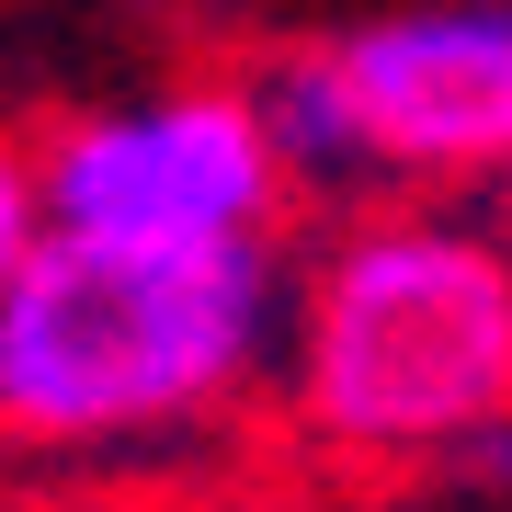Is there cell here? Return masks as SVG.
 Wrapping results in <instances>:
<instances>
[{"label":"cell","mask_w":512,"mask_h":512,"mask_svg":"<svg viewBox=\"0 0 512 512\" xmlns=\"http://www.w3.org/2000/svg\"><path fill=\"white\" fill-rule=\"evenodd\" d=\"M274 387L353 467H456L512 421V239L456 194L319 217Z\"/></svg>","instance_id":"cell-2"},{"label":"cell","mask_w":512,"mask_h":512,"mask_svg":"<svg viewBox=\"0 0 512 512\" xmlns=\"http://www.w3.org/2000/svg\"><path fill=\"white\" fill-rule=\"evenodd\" d=\"M46 228L137 239V251H262L296 217L285 148L262 126L251 69H194L160 92H114L35 137Z\"/></svg>","instance_id":"cell-3"},{"label":"cell","mask_w":512,"mask_h":512,"mask_svg":"<svg viewBox=\"0 0 512 512\" xmlns=\"http://www.w3.org/2000/svg\"><path fill=\"white\" fill-rule=\"evenodd\" d=\"M296 262L262 251H137L46 228L0 285V444L23 456H137L228 421L285 376Z\"/></svg>","instance_id":"cell-1"},{"label":"cell","mask_w":512,"mask_h":512,"mask_svg":"<svg viewBox=\"0 0 512 512\" xmlns=\"http://www.w3.org/2000/svg\"><path fill=\"white\" fill-rule=\"evenodd\" d=\"M46 239V171H35V137H0V285L35 262Z\"/></svg>","instance_id":"cell-6"},{"label":"cell","mask_w":512,"mask_h":512,"mask_svg":"<svg viewBox=\"0 0 512 512\" xmlns=\"http://www.w3.org/2000/svg\"><path fill=\"white\" fill-rule=\"evenodd\" d=\"M251 92H262V126H274V148H285L296 205H319V217L387 205L376 148H365V114H353L342 69H330V46H274V57H251Z\"/></svg>","instance_id":"cell-5"},{"label":"cell","mask_w":512,"mask_h":512,"mask_svg":"<svg viewBox=\"0 0 512 512\" xmlns=\"http://www.w3.org/2000/svg\"><path fill=\"white\" fill-rule=\"evenodd\" d=\"M387 194H512V0H410L319 35Z\"/></svg>","instance_id":"cell-4"}]
</instances>
